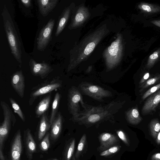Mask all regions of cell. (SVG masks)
Listing matches in <instances>:
<instances>
[{
	"label": "cell",
	"mask_w": 160,
	"mask_h": 160,
	"mask_svg": "<svg viewBox=\"0 0 160 160\" xmlns=\"http://www.w3.org/2000/svg\"><path fill=\"white\" fill-rule=\"evenodd\" d=\"M124 102H112L103 106L95 107L85 104L84 112H81L74 121L83 124H93L109 119L116 113Z\"/></svg>",
	"instance_id": "1"
},
{
	"label": "cell",
	"mask_w": 160,
	"mask_h": 160,
	"mask_svg": "<svg viewBox=\"0 0 160 160\" xmlns=\"http://www.w3.org/2000/svg\"><path fill=\"white\" fill-rule=\"evenodd\" d=\"M1 15L5 30L12 53L21 65L22 63L21 42L12 19L5 6L2 12Z\"/></svg>",
	"instance_id": "2"
},
{
	"label": "cell",
	"mask_w": 160,
	"mask_h": 160,
	"mask_svg": "<svg viewBox=\"0 0 160 160\" xmlns=\"http://www.w3.org/2000/svg\"><path fill=\"white\" fill-rule=\"evenodd\" d=\"M68 109L72 116L73 119L75 120L81 112L79 102L82 107L84 109L85 108V103L83 101L82 96L79 91L75 86L72 87L68 90Z\"/></svg>",
	"instance_id": "3"
},
{
	"label": "cell",
	"mask_w": 160,
	"mask_h": 160,
	"mask_svg": "<svg viewBox=\"0 0 160 160\" xmlns=\"http://www.w3.org/2000/svg\"><path fill=\"white\" fill-rule=\"evenodd\" d=\"M79 87L85 94L98 101H102L104 98L112 96L110 91L89 83L82 82L80 85Z\"/></svg>",
	"instance_id": "4"
},
{
	"label": "cell",
	"mask_w": 160,
	"mask_h": 160,
	"mask_svg": "<svg viewBox=\"0 0 160 160\" xmlns=\"http://www.w3.org/2000/svg\"><path fill=\"white\" fill-rule=\"evenodd\" d=\"M54 23V20L51 19L41 30L37 39L38 50L43 51L48 45L50 40Z\"/></svg>",
	"instance_id": "5"
},
{
	"label": "cell",
	"mask_w": 160,
	"mask_h": 160,
	"mask_svg": "<svg viewBox=\"0 0 160 160\" xmlns=\"http://www.w3.org/2000/svg\"><path fill=\"white\" fill-rule=\"evenodd\" d=\"M160 103V89L148 97L142 108V114L143 115L152 114Z\"/></svg>",
	"instance_id": "6"
},
{
	"label": "cell",
	"mask_w": 160,
	"mask_h": 160,
	"mask_svg": "<svg viewBox=\"0 0 160 160\" xmlns=\"http://www.w3.org/2000/svg\"><path fill=\"white\" fill-rule=\"evenodd\" d=\"M29 66L32 74L42 78L46 77L52 71L50 65L46 63H38L31 59L29 62Z\"/></svg>",
	"instance_id": "7"
},
{
	"label": "cell",
	"mask_w": 160,
	"mask_h": 160,
	"mask_svg": "<svg viewBox=\"0 0 160 160\" xmlns=\"http://www.w3.org/2000/svg\"><path fill=\"white\" fill-rule=\"evenodd\" d=\"M12 86L20 97L23 98L25 88V79L21 70L14 73L11 78Z\"/></svg>",
	"instance_id": "8"
},
{
	"label": "cell",
	"mask_w": 160,
	"mask_h": 160,
	"mask_svg": "<svg viewBox=\"0 0 160 160\" xmlns=\"http://www.w3.org/2000/svg\"><path fill=\"white\" fill-rule=\"evenodd\" d=\"M61 86V83L60 82H53L41 87L32 92L31 94L29 100V105H32L38 97L59 88Z\"/></svg>",
	"instance_id": "9"
},
{
	"label": "cell",
	"mask_w": 160,
	"mask_h": 160,
	"mask_svg": "<svg viewBox=\"0 0 160 160\" xmlns=\"http://www.w3.org/2000/svg\"><path fill=\"white\" fill-rule=\"evenodd\" d=\"M22 150L21 131L19 130L15 136L11 148L12 160H19Z\"/></svg>",
	"instance_id": "10"
},
{
	"label": "cell",
	"mask_w": 160,
	"mask_h": 160,
	"mask_svg": "<svg viewBox=\"0 0 160 160\" xmlns=\"http://www.w3.org/2000/svg\"><path fill=\"white\" fill-rule=\"evenodd\" d=\"M58 1V0H37L41 14L44 17L47 15L55 7Z\"/></svg>",
	"instance_id": "11"
},
{
	"label": "cell",
	"mask_w": 160,
	"mask_h": 160,
	"mask_svg": "<svg viewBox=\"0 0 160 160\" xmlns=\"http://www.w3.org/2000/svg\"><path fill=\"white\" fill-rule=\"evenodd\" d=\"M62 122L63 117L61 112H59L51 125V136L52 139L57 138L60 134Z\"/></svg>",
	"instance_id": "12"
},
{
	"label": "cell",
	"mask_w": 160,
	"mask_h": 160,
	"mask_svg": "<svg viewBox=\"0 0 160 160\" xmlns=\"http://www.w3.org/2000/svg\"><path fill=\"white\" fill-rule=\"evenodd\" d=\"M126 116L128 122L132 125L138 124L142 119L139 112L137 106L128 110L126 112Z\"/></svg>",
	"instance_id": "13"
},
{
	"label": "cell",
	"mask_w": 160,
	"mask_h": 160,
	"mask_svg": "<svg viewBox=\"0 0 160 160\" xmlns=\"http://www.w3.org/2000/svg\"><path fill=\"white\" fill-rule=\"evenodd\" d=\"M101 145L100 149L102 150L112 146L118 141L117 137L112 134L108 133H104L99 137Z\"/></svg>",
	"instance_id": "14"
},
{
	"label": "cell",
	"mask_w": 160,
	"mask_h": 160,
	"mask_svg": "<svg viewBox=\"0 0 160 160\" xmlns=\"http://www.w3.org/2000/svg\"><path fill=\"white\" fill-rule=\"evenodd\" d=\"M51 99V96L49 95L39 102L36 108L35 113L37 117L39 118L45 114L49 107Z\"/></svg>",
	"instance_id": "15"
},
{
	"label": "cell",
	"mask_w": 160,
	"mask_h": 160,
	"mask_svg": "<svg viewBox=\"0 0 160 160\" xmlns=\"http://www.w3.org/2000/svg\"><path fill=\"white\" fill-rule=\"evenodd\" d=\"M51 127L49 120L47 115L45 113L43 114L41 116L39 127L38 138L39 140L42 139Z\"/></svg>",
	"instance_id": "16"
},
{
	"label": "cell",
	"mask_w": 160,
	"mask_h": 160,
	"mask_svg": "<svg viewBox=\"0 0 160 160\" xmlns=\"http://www.w3.org/2000/svg\"><path fill=\"white\" fill-rule=\"evenodd\" d=\"M61 98V94L58 92L56 93L52 103L51 112L49 119L51 125L56 116Z\"/></svg>",
	"instance_id": "17"
},
{
	"label": "cell",
	"mask_w": 160,
	"mask_h": 160,
	"mask_svg": "<svg viewBox=\"0 0 160 160\" xmlns=\"http://www.w3.org/2000/svg\"><path fill=\"white\" fill-rule=\"evenodd\" d=\"M69 9L66 10L60 19L58 25L55 35L58 36L62 31L68 18Z\"/></svg>",
	"instance_id": "18"
},
{
	"label": "cell",
	"mask_w": 160,
	"mask_h": 160,
	"mask_svg": "<svg viewBox=\"0 0 160 160\" xmlns=\"http://www.w3.org/2000/svg\"><path fill=\"white\" fill-rule=\"evenodd\" d=\"M160 81V74L156 75L153 77L150 78L144 83L139 86V92H142L147 88L158 83Z\"/></svg>",
	"instance_id": "19"
},
{
	"label": "cell",
	"mask_w": 160,
	"mask_h": 160,
	"mask_svg": "<svg viewBox=\"0 0 160 160\" xmlns=\"http://www.w3.org/2000/svg\"><path fill=\"white\" fill-rule=\"evenodd\" d=\"M26 132L27 147L29 153H32L36 151V143L32 136L30 130L28 129Z\"/></svg>",
	"instance_id": "20"
},
{
	"label": "cell",
	"mask_w": 160,
	"mask_h": 160,
	"mask_svg": "<svg viewBox=\"0 0 160 160\" xmlns=\"http://www.w3.org/2000/svg\"><path fill=\"white\" fill-rule=\"evenodd\" d=\"M149 129L152 136L156 139L160 131V123L158 119L152 120L149 124Z\"/></svg>",
	"instance_id": "21"
},
{
	"label": "cell",
	"mask_w": 160,
	"mask_h": 160,
	"mask_svg": "<svg viewBox=\"0 0 160 160\" xmlns=\"http://www.w3.org/2000/svg\"><path fill=\"white\" fill-rule=\"evenodd\" d=\"M9 99L14 112L18 115L23 122H25V116L18 104L13 98H10Z\"/></svg>",
	"instance_id": "22"
},
{
	"label": "cell",
	"mask_w": 160,
	"mask_h": 160,
	"mask_svg": "<svg viewBox=\"0 0 160 160\" xmlns=\"http://www.w3.org/2000/svg\"><path fill=\"white\" fill-rule=\"evenodd\" d=\"M160 89V82L151 87L146 91L142 95L141 102H142L150 96L157 92Z\"/></svg>",
	"instance_id": "23"
},
{
	"label": "cell",
	"mask_w": 160,
	"mask_h": 160,
	"mask_svg": "<svg viewBox=\"0 0 160 160\" xmlns=\"http://www.w3.org/2000/svg\"><path fill=\"white\" fill-rule=\"evenodd\" d=\"M49 134L48 133L41 142L40 148L41 150L43 151H47L49 147Z\"/></svg>",
	"instance_id": "24"
},
{
	"label": "cell",
	"mask_w": 160,
	"mask_h": 160,
	"mask_svg": "<svg viewBox=\"0 0 160 160\" xmlns=\"http://www.w3.org/2000/svg\"><path fill=\"white\" fill-rule=\"evenodd\" d=\"M119 148L118 146L112 147L101 152L100 155L101 156H107L112 153H115L119 150Z\"/></svg>",
	"instance_id": "25"
},
{
	"label": "cell",
	"mask_w": 160,
	"mask_h": 160,
	"mask_svg": "<svg viewBox=\"0 0 160 160\" xmlns=\"http://www.w3.org/2000/svg\"><path fill=\"white\" fill-rule=\"evenodd\" d=\"M109 48V53L110 55L112 56L116 55L118 48V43L116 42H113Z\"/></svg>",
	"instance_id": "26"
},
{
	"label": "cell",
	"mask_w": 160,
	"mask_h": 160,
	"mask_svg": "<svg viewBox=\"0 0 160 160\" xmlns=\"http://www.w3.org/2000/svg\"><path fill=\"white\" fill-rule=\"evenodd\" d=\"M75 140L73 139L71 142L67 154V159L69 160L71 158L74 151Z\"/></svg>",
	"instance_id": "27"
},
{
	"label": "cell",
	"mask_w": 160,
	"mask_h": 160,
	"mask_svg": "<svg viewBox=\"0 0 160 160\" xmlns=\"http://www.w3.org/2000/svg\"><path fill=\"white\" fill-rule=\"evenodd\" d=\"M86 140V135L85 134L83 135L78 144L77 150L78 152L82 151L83 149Z\"/></svg>",
	"instance_id": "28"
},
{
	"label": "cell",
	"mask_w": 160,
	"mask_h": 160,
	"mask_svg": "<svg viewBox=\"0 0 160 160\" xmlns=\"http://www.w3.org/2000/svg\"><path fill=\"white\" fill-rule=\"evenodd\" d=\"M95 47V44L93 42L89 43L85 48L84 53L86 55L90 54L94 49Z\"/></svg>",
	"instance_id": "29"
},
{
	"label": "cell",
	"mask_w": 160,
	"mask_h": 160,
	"mask_svg": "<svg viewBox=\"0 0 160 160\" xmlns=\"http://www.w3.org/2000/svg\"><path fill=\"white\" fill-rule=\"evenodd\" d=\"M117 133L119 138L126 144L129 145V143L124 133L122 130H119L117 132Z\"/></svg>",
	"instance_id": "30"
},
{
	"label": "cell",
	"mask_w": 160,
	"mask_h": 160,
	"mask_svg": "<svg viewBox=\"0 0 160 160\" xmlns=\"http://www.w3.org/2000/svg\"><path fill=\"white\" fill-rule=\"evenodd\" d=\"M150 75L149 73L146 72L145 73L142 78H141L139 82V86L148 80L150 78Z\"/></svg>",
	"instance_id": "31"
},
{
	"label": "cell",
	"mask_w": 160,
	"mask_h": 160,
	"mask_svg": "<svg viewBox=\"0 0 160 160\" xmlns=\"http://www.w3.org/2000/svg\"><path fill=\"white\" fill-rule=\"evenodd\" d=\"M84 18L83 15L82 13H78L75 16V20L77 22H80L83 20Z\"/></svg>",
	"instance_id": "32"
},
{
	"label": "cell",
	"mask_w": 160,
	"mask_h": 160,
	"mask_svg": "<svg viewBox=\"0 0 160 160\" xmlns=\"http://www.w3.org/2000/svg\"><path fill=\"white\" fill-rule=\"evenodd\" d=\"M141 7L142 10L148 12H150L152 10L151 7L148 4H142Z\"/></svg>",
	"instance_id": "33"
},
{
	"label": "cell",
	"mask_w": 160,
	"mask_h": 160,
	"mask_svg": "<svg viewBox=\"0 0 160 160\" xmlns=\"http://www.w3.org/2000/svg\"><path fill=\"white\" fill-rule=\"evenodd\" d=\"M21 1L22 3L26 7H29L31 5V0H22Z\"/></svg>",
	"instance_id": "34"
},
{
	"label": "cell",
	"mask_w": 160,
	"mask_h": 160,
	"mask_svg": "<svg viewBox=\"0 0 160 160\" xmlns=\"http://www.w3.org/2000/svg\"><path fill=\"white\" fill-rule=\"evenodd\" d=\"M152 160H160V153H157L153 154L151 157Z\"/></svg>",
	"instance_id": "35"
},
{
	"label": "cell",
	"mask_w": 160,
	"mask_h": 160,
	"mask_svg": "<svg viewBox=\"0 0 160 160\" xmlns=\"http://www.w3.org/2000/svg\"><path fill=\"white\" fill-rule=\"evenodd\" d=\"M158 57V53L156 52H155L149 56V58L150 60L152 61L156 59Z\"/></svg>",
	"instance_id": "36"
},
{
	"label": "cell",
	"mask_w": 160,
	"mask_h": 160,
	"mask_svg": "<svg viewBox=\"0 0 160 160\" xmlns=\"http://www.w3.org/2000/svg\"><path fill=\"white\" fill-rule=\"evenodd\" d=\"M156 141L158 144H160V131L157 136Z\"/></svg>",
	"instance_id": "37"
},
{
	"label": "cell",
	"mask_w": 160,
	"mask_h": 160,
	"mask_svg": "<svg viewBox=\"0 0 160 160\" xmlns=\"http://www.w3.org/2000/svg\"><path fill=\"white\" fill-rule=\"evenodd\" d=\"M159 116H160V111H159Z\"/></svg>",
	"instance_id": "38"
},
{
	"label": "cell",
	"mask_w": 160,
	"mask_h": 160,
	"mask_svg": "<svg viewBox=\"0 0 160 160\" xmlns=\"http://www.w3.org/2000/svg\"><path fill=\"white\" fill-rule=\"evenodd\" d=\"M57 160V159H55V160Z\"/></svg>",
	"instance_id": "39"
}]
</instances>
